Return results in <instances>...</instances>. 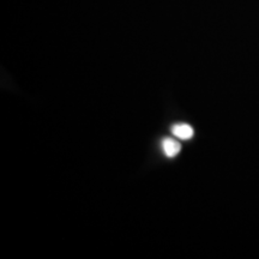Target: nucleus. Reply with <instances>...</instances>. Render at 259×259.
Wrapping results in <instances>:
<instances>
[{
	"instance_id": "obj_2",
	"label": "nucleus",
	"mask_w": 259,
	"mask_h": 259,
	"mask_svg": "<svg viewBox=\"0 0 259 259\" xmlns=\"http://www.w3.org/2000/svg\"><path fill=\"white\" fill-rule=\"evenodd\" d=\"M171 134L176 136L177 138L186 141V139H190L193 137L194 132H193L192 126L181 122V124H176L171 126Z\"/></svg>"
},
{
	"instance_id": "obj_1",
	"label": "nucleus",
	"mask_w": 259,
	"mask_h": 259,
	"mask_svg": "<svg viewBox=\"0 0 259 259\" xmlns=\"http://www.w3.org/2000/svg\"><path fill=\"white\" fill-rule=\"evenodd\" d=\"M162 150L166 156L168 157H176L178 154L180 153L181 150V145L176 139H171V138H163L162 141Z\"/></svg>"
}]
</instances>
